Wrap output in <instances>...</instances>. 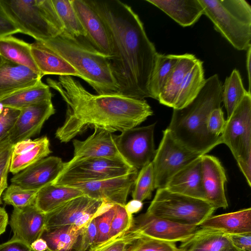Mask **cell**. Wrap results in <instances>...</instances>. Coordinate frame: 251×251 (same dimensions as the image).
<instances>
[{
  "mask_svg": "<svg viewBox=\"0 0 251 251\" xmlns=\"http://www.w3.org/2000/svg\"><path fill=\"white\" fill-rule=\"evenodd\" d=\"M103 22L112 46L109 58L118 94L150 98L148 84L157 53L143 24L131 7L118 0H85Z\"/></svg>",
  "mask_w": 251,
  "mask_h": 251,
  "instance_id": "6da1fadb",
  "label": "cell"
},
{
  "mask_svg": "<svg viewBox=\"0 0 251 251\" xmlns=\"http://www.w3.org/2000/svg\"><path fill=\"white\" fill-rule=\"evenodd\" d=\"M50 87L57 91L67 104L66 118L55 135L67 143L89 128L111 133L136 127L153 114L145 100L120 94L94 95L71 76L48 78Z\"/></svg>",
  "mask_w": 251,
  "mask_h": 251,
  "instance_id": "7a4b0ae2",
  "label": "cell"
},
{
  "mask_svg": "<svg viewBox=\"0 0 251 251\" xmlns=\"http://www.w3.org/2000/svg\"><path fill=\"white\" fill-rule=\"evenodd\" d=\"M222 87L217 74L206 79L202 88L192 101L181 109H173L167 128L180 144L201 155L222 144L221 136L211 135L207 128L210 114L221 107Z\"/></svg>",
  "mask_w": 251,
  "mask_h": 251,
  "instance_id": "3957f363",
  "label": "cell"
},
{
  "mask_svg": "<svg viewBox=\"0 0 251 251\" xmlns=\"http://www.w3.org/2000/svg\"><path fill=\"white\" fill-rule=\"evenodd\" d=\"M40 42L68 61L98 94H118L109 58L95 50L86 39L75 38L64 30L55 37Z\"/></svg>",
  "mask_w": 251,
  "mask_h": 251,
  "instance_id": "277c9868",
  "label": "cell"
},
{
  "mask_svg": "<svg viewBox=\"0 0 251 251\" xmlns=\"http://www.w3.org/2000/svg\"><path fill=\"white\" fill-rule=\"evenodd\" d=\"M0 4L19 33L35 41L55 37L64 30L52 0H0Z\"/></svg>",
  "mask_w": 251,
  "mask_h": 251,
  "instance_id": "5b68a950",
  "label": "cell"
},
{
  "mask_svg": "<svg viewBox=\"0 0 251 251\" xmlns=\"http://www.w3.org/2000/svg\"><path fill=\"white\" fill-rule=\"evenodd\" d=\"M203 14L235 49L251 46V7L245 0H199Z\"/></svg>",
  "mask_w": 251,
  "mask_h": 251,
  "instance_id": "8992f818",
  "label": "cell"
},
{
  "mask_svg": "<svg viewBox=\"0 0 251 251\" xmlns=\"http://www.w3.org/2000/svg\"><path fill=\"white\" fill-rule=\"evenodd\" d=\"M215 208L205 201L157 189L147 212L181 224L200 226L212 216Z\"/></svg>",
  "mask_w": 251,
  "mask_h": 251,
  "instance_id": "52a82bcc",
  "label": "cell"
},
{
  "mask_svg": "<svg viewBox=\"0 0 251 251\" xmlns=\"http://www.w3.org/2000/svg\"><path fill=\"white\" fill-rule=\"evenodd\" d=\"M222 143L230 149L251 186V95L248 93L226 121Z\"/></svg>",
  "mask_w": 251,
  "mask_h": 251,
  "instance_id": "ba28073f",
  "label": "cell"
},
{
  "mask_svg": "<svg viewBox=\"0 0 251 251\" xmlns=\"http://www.w3.org/2000/svg\"><path fill=\"white\" fill-rule=\"evenodd\" d=\"M138 171L121 161L105 158H90L64 164L63 170L51 183L55 185L98 181L117 177Z\"/></svg>",
  "mask_w": 251,
  "mask_h": 251,
  "instance_id": "9c48e42d",
  "label": "cell"
},
{
  "mask_svg": "<svg viewBox=\"0 0 251 251\" xmlns=\"http://www.w3.org/2000/svg\"><path fill=\"white\" fill-rule=\"evenodd\" d=\"M177 142L166 128L152 161L155 189L164 188L181 169L201 156Z\"/></svg>",
  "mask_w": 251,
  "mask_h": 251,
  "instance_id": "30bf717a",
  "label": "cell"
},
{
  "mask_svg": "<svg viewBox=\"0 0 251 251\" xmlns=\"http://www.w3.org/2000/svg\"><path fill=\"white\" fill-rule=\"evenodd\" d=\"M112 205L85 195L76 197L46 214L45 229L71 225L81 229Z\"/></svg>",
  "mask_w": 251,
  "mask_h": 251,
  "instance_id": "8fae6325",
  "label": "cell"
},
{
  "mask_svg": "<svg viewBox=\"0 0 251 251\" xmlns=\"http://www.w3.org/2000/svg\"><path fill=\"white\" fill-rule=\"evenodd\" d=\"M155 125L134 127L121 132L120 135H113L120 153L130 166L138 170L151 162L154 156Z\"/></svg>",
  "mask_w": 251,
  "mask_h": 251,
  "instance_id": "7c38bea8",
  "label": "cell"
},
{
  "mask_svg": "<svg viewBox=\"0 0 251 251\" xmlns=\"http://www.w3.org/2000/svg\"><path fill=\"white\" fill-rule=\"evenodd\" d=\"M132 226L145 237L173 243L188 240L200 228L199 226L179 224L147 212L133 218Z\"/></svg>",
  "mask_w": 251,
  "mask_h": 251,
  "instance_id": "4fadbf2b",
  "label": "cell"
},
{
  "mask_svg": "<svg viewBox=\"0 0 251 251\" xmlns=\"http://www.w3.org/2000/svg\"><path fill=\"white\" fill-rule=\"evenodd\" d=\"M138 173L136 171L117 177L66 185L78 189L84 195L91 198L106 203L125 205Z\"/></svg>",
  "mask_w": 251,
  "mask_h": 251,
  "instance_id": "5bb4252c",
  "label": "cell"
},
{
  "mask_svg": "<svg viewBox=\"0 0 251 251\" xmlns=\"http://www.w3.org/2000/svg\"><path fill=\"white\" fill-rule=\"evenodd\" d=\"M73 144L74 156L67 162L69 163L90 158H105L128 164L118 150L113 135L106 130L95 128L94 133L85 140L74 139Z\"/></svg>",
  "mask_w": 251,
  "mask_h": 251,
  "instance_id": "9a60e30c",
  "label": "cell"
},
{
  "mask_svg": "<svg viewBox=\"0 0 251 251\" xmlns=\"http://www.w3.org/2000/svg\"><path fill=\"white\" fill-rule=\"evenodd\" d=\"M201 172L205 201L215 210L227 208L228 203L225 194L227 179L225 170L220 160L212 155H201Z\"/></svg>",
  "mask_w": 251,
  "mask_h": 251,
  "instance_id": "2e32d148",
  "label": "cell"
},
{
  "mask_svg": "<svg viewBox=\"0 0 251 251\" xmlns=\"http://www.w3.org/2000/svg\"><path fill=\"white\" fill-rule=\"evenodd\" d=\"M71 2L86 32V41L97 51L110 58L111 41L101 18L85 0H71Z\"/></svg>",
  "mask_w": 251,
  "mask_h": 251,
  "instance_id": "e0dca14e",
  "label": "cell"
},
{
  "mask_svg": "<svg viewBox=\"0 0 251 251\" xmlns=\"http://www.w3.org/2000/svg\"><path fill=\"white\" fill-rule=\"evenodd\" d=\"M55 112L51 100L42 102L20 110L8 137L14 145L39 134L45 122Z\"/></svg>",
  "mask_w": 251,
  "mask_h": 251,
  "instance_id": "ac0fdd59",
  "label": "cell"
},
{
  "mask_svg": "<svg viewBox=\"0 0 251 251\" xmlns=\"http://www.w3.org/2000/svg\"><path fill=\"white\" fill-rule=\"evenodd\" d=\"M64 164L60 157H46L14 175L11 178V183L38 191L56 178L63 170Z\"/></svg>",
  "mask_w": 251,
  "mask_h": 251,
  "instance_id": "d6986e66",
  "label": "cell"
},
{
  "mask_svg": "<svg viewBox=\"0 0 251 251\" xmlns=\"http://www.w3.org/2000/svg\"><path fill=\"white\" fill-rule=\"evenodd\" d=\"M46 214L35 204L23 208H14L9 225L13 232L12 237L30 246L41 237L45 228Z\"/></svg>",
  "mask_w": 251,
  "mask_h": 251,
  "instance_id": "ffe728a7",
  "label": "cell"
},
{
  "mask_svg": "<svg viewBox=\"0 0 251 251\" xmlns=\"http://www.w3.org/2000/svg\"><path fill=\"white\" fill-rule=\"evenodd\" d=\"M201 156L175 174L164 188L172 192L205 201L201 180Z\"/></svg>",
  "mask_w": 251,
  "mask_h": 251,
  "instance_id": "44dd1931",
  "label": "cell"
},
{
  "mask_svg": "<svg viewBox=\"0 0 251 251\" xmlns=\"http://www.w3.org/2000/svg\"><path fill=\"white\" fill-rule=\"evenodd\" d=\"M32 58L40 74L45 75L75 76L81 78L80 73L66 60L35 41L30 44Z\"/></svg>",
  "mask_w": 251,
  "mask_h": 251,
  "instance_id": "7402d4cb",
  "label": "cell"
},
{
  "mask_svg": "<svg viewBox=\"0 0 251 251\" xmlns=\"http://www.w3.org/2000/svg\"><path fill=\"white\" fill-rule=\"evenodd\" d=\"M42 77L27 67L5 60L0 65V100L37 84Z\"/></svg>",
  "mask_w": 251,
  "mask_h": 251,
  "instance_id": "603a6c76",
  "label": "cell"
},
{
  "mask_svg": "<svg viewBox=\"0 0 251 251\" xmlns=\"http://www.w3.org/2000/svg\"><path fill=\"white\" fill-rule=\"evenodd\" d=\"M199 226L216 230L227 235L251 233V208L211 216Z\"/></svg>",
  "mask_w": 251,
  "mask_h": 251,
  "instance_id": "cb8c5ba5",
  "label": "cell"
},
{
  "mask_svg": "<svg viewBox=\"0 0 251 251\" xmlns=\"http://www.w3.org/2000/svg\"><path fill=\"white\" fill-rule=\"evenodd\" d=\"M161 10L179 25L189 26L203 14L199 0H146Z\"/></svg>",
  "mask_w": 251,
  "mask_h": 251,
  "instance_id": "d4e9b609",
  "label": "cell"
},
{
  "mask_svg": "<svg viewBox=\"0 0 251 251\" xmlns=\"http://www.w3.org/2000/svg\"><path fill=\"white\" fill-rule=\"evenodd\" d=\"M198 60L194 54H181L159 94L161 104L173 108L184 78Z\"/></svg>",
  "mask_w": 251,
  "mask_h": 251,
  "instance_id": "484cf974",
  "label": "cell"
},
{
  "mask_svg": "<svg viewBox=\"0 0 251 251\" xmlns=\"http://www.w3.org/2000/svg\"><path fill=\"white\" fill-rule=\"evenodd\" d=\"M83 195L82 192L77 188L50 183L38 190L35 205L41 212L47 214L68 201Z\"/></svg>",
  "mask_w": 251,
  "mask_h": 251,
  "instance_id": "4316f807",
  "label": "cell"
},
{
  "mask_svg": "<svg viewBox=\"0 0 251 251\" xmlns=\"http://www.w3.org/2000/svg\"><path fill=\"white\" fill-rule=\"evenodd\" d=\"M231 244L227 235L216 230L201 227L181 242L180 251H223Z\"/></svg>",
  "mask_w": 251,
  "mask_h": 251,
  "instance_id": "83f0119b",
  "label": "cell"
},
{
  "mask_svg": "<svg viewBox=\"0 0 251 251\" xmlns=\"http://www.w3.org/2000/svg\"><path fill=\"white\" fill-rule=\"evenodd\" d=\"M50 87L41 80L37 84L16 91L0 100V104L21 110L42 102L51 100Z\"/></svg>",
  "mask_w": 251,
  "mask_h": 251,
  "instance_id": "f1b7e54d",
  "label": "cell"
},
{
  "mask_svg": "<svg viewBox=\"0 0 251 251\" xmlns=\"http://www.w3.org/2000/svg\"><path fill=\"white\" fill-rule=\"evenodd\" d=\"M83 228L71 225L45 229L40 238L47 242V251H79Z\"/></svg>",
  "mask_w": 251,
  "mask_h": 251,
  "instance_id": "f546056e",
  "label": "cell"
},
{
  "mask_svg": "<svg viewBox=\"0 0 251 251\" xmlns=\"http://www.w3.org/2000/svg\"><path fill=\"white\" fill-rule=\"evenodd\" d=\"M0 54L4 60L27 67L42 76L32 58L30 44L12 35L0 37Z\"/></svg>",
  "mask_w": 251,
  "mask_h": 251,
  "instance_id": "4dcf8cb0",
  "label": "cell"
},
{
  "mask_svg": "<svg viewBox=\"0 0 251 251\" xmlns=\"http://www.w3.org/2000/svg\"><path fill=\"white\" fill-rule=\"evenodd\" d=\"M205 80L203 62L198 59L184 78L173 109H181L192 101L202 88Z\"/></svg>",
  "mask_w": 251,
  "mask_h": 251,
  "instance_id": "1f68e13d",
  "label": "cell"
},
{
  "mask_svg": "<svg viewBox=\"0 0 251 251\" xmlns=\"http://www.w3.org/2000/svg\"><path fill=\"white\" fill-rule=\"evenodd\" d=\"M181 56L157 52L148 84L150 98L158 100L164 84Z\"/></svg>",
  "mask_w": 251,
  "mask_h": 251,
  "instance_id": "d6a6232c",
  "label": "cell"
},
{
  "mask_svg": "<svg viewBox=\"0 0 251 251\" xmlns=\"http://www.w3.org/2000/svg\"><path fill=\"white\" fill-rule=\"evenodd\" d=\"M248 93L239 71L234 69L230 75L226 78L222 87V102L226 109L227 118Z\"/></svg>",
  "mask_w": 251,
  "mask_h": 251,
  "instance_id": "836d02e7",
  "label": "cell"
},
{
  "mask_svg": "<svg viewBox=\"0 0 251 251\" xmlns=\"http://www.w3.org/2000/svg\"><path fill=\"white\" fill-rule=\"evenodd\" d=\"M64 30L77 38L85 39L86 34L73 6L71 0H52Z\"/></svg>",
  "mask_w": 251,
  "mask_h": 251,
  "instance_id": "e575fe53",
  "label": "cell"
},
{
  "mask_svg": "<svg viewBox=\"0 0 251 251\" xmlns=\"http://www.w3.org/2000/svg\"><path fill=\"white\" fill-rule=\"evenodd\" d=\"M50 146V141L47 137L43 142L25 153L12 154L9 171L14 175L47 157L51 152Z\"/></svg>",
  "mask_w": 251,
  "mask_h": 251,
  "instance_id": "d590c367",
  "label": "cell"
},
{
  "mask_svg": "<svg viewBox=\"0 0 251 251\" xmlns=\"http://www.w3.org/2000/svg\"><path fill=\"white\" fill-rule=\"evenodd\" d=\"M143 236L132 226L128 229L93 246L88 251H127L135 241Z\"/></svg>",
  "mask_w": 251,
  "mask_h": 251,
  "instance_id": "8d00e7d4",
  "label": "cell"
},
{
  "mask_svg": "<svg viewBox=\"0 0 251 251\" xmlns=\"http://www.w3.org/2000/svg\"><path fill=\"white\" fill-rule=\"evenodd\" d=\"M154 189V173L151 161L141 168L138 173L132 192V199L143 202L145 200L151 199Z\"/></svg>",
  "mask_w": 251,
  "mask_h": 251,
  "instance_id": "74e56055",
  "label": "cell"
},
{
  "mask_svg": "<svg viewBox=\"0 0 251 251\" xmlns=\"http://www.w3.org/2000/svg\"><path fill=\"white\" fill-rule=\"evenodd\" d=\"M38 191L11 183L3 193L2 200L14 208H23L35 204Z\"/></svg>",
  "mask_w": 251,
  "mask_h": 251,
  "instance_id": "f35d334b",
  "label": "cell"
},
{
  "mask_svg": "<svg viewBox=\"0 0 251 251\" xmlns=\"http://www.w3.org/2000/svg\"><path fill=\"white\" fill-rule=\"evenodd\" d=\"M127 251H180L175 243L143 236L135 241Z\"/></svg>",
  "mask_w": 251,
  "mask_h": 251,
  "instance_id": "ab89813d",
  "label": "cell"
},
{
  "mask_svg": "<svg viewBox=\"0 0 251 251\" xmlns=\"http://www.w3.org/2000/svg\"><path fill=\"white\" fill-rule=\"evenodd\" d=\"M116 210V204H113L105 211L94 218L97 230V239L94 245L103 242L109 238L111 223Z\"/></svg>",
  "mask_w": 251,
  "mask_h": 251,
  "instance_id": "60d3db41",
  "label": "cell"
},
{
  "mask_svg": "<svg viewBox=\"0 0 251 251\" xmlns=\"http://www.w3.org/2000/svg\"><path fill=\"white\" fill-rule=\"evenodd\" d=\"M133 216L126 212L125 205L116 204V210L109 232V238L130 228L133 224Z\"/></svg>",
  "mask_w": 251,
  "mask_h": 251,
  "instance_id": "b9f144b4",
  "label": "cell"
},
{
  "mask_svg": "<svg viewBox=\"0 0 251 251\" xmlns=\"http://www.w3.org/2000/svg\"><path fill=\"white\" fill-rule=\"evenodd\" d=\"M20 110L0 104V142L8 136Z\"/></svg>",
  "mask_w": 251,
  "mask_h": 251,
  "instance_id": "7bdbcfd3",
  "label": "cell"
},
{
  "mask_svg": "<svg viewBox=\"0 0 251 251\" xmlns=\"http://www.w3.org/2000/svg\"><path fill=\"white\" fill-rule=\"evenodd\" d=\"M221 107L214 109L210 114L207 124L208 132L215 136H220L226 123Z\"/></svg>",
  "mask_w": 251,
  "mask_h": 251,
  "instance_id": "ee69618b",
  "label": "cell"
},
{
  "mask_svg": "<svg viewBox=\"0 0 251 251\" xmlns=\"http://www.w3.org/2000/svg\"><path fill=\"white\" fill-rule=\"evenodd\" d=\"M97 236V227L93 218L82 229L79 251H88L95 245Z\"/></svg>",
  "mask_w": 251,
  "mask_h": 251,
  "instance_id": "f6af8a7d",
  "label": "cell"
},
{
  "mask_svg": "<svg viewBox=\"0 0 251 251\" xmlns=\"http://www.w3.org/2000/svg\"><path fill=\"white\" fill-rule=\"evenodd\" d=\"M13 147L8 136L0 142V176L9 169Z\"/></svg>",
  "mask_w": 251,
  "mask_h": 251,
  "instance_id": "bcb514c9",
  "label": "cell"
},
{
  "mask_svg": "<svg viewBox=\"0 0 251 251\" xmlns=\"http://www.w3.org/2000/svg\"><path fill=\"white\" fill-rule=\"evenodd\" d=\"M47 137L44 136L34 140L28 139L17 142L13 145L12 154L20 155L25 153L41 144Z\"/></svg>",
  "mask_w": 251,
  "mask_h": 251,
  "instance_id": "7dc6e473",
  "label": "cell"
},
{
  "mask_svg": "<svg viewBox=\"0 0 251 251\" xmlns=\"http://www.w3.org/2000/svg\"><path fill=\"white\" fill-rule=\"evenodd\" d=\"M227 236L232 246L238 251H251V233Z\"/></svg>",
  "mask_w": 251,
  "mask_h": 251,
  "instance_id": "c3c4849f",
  "label": "cell"
},
{
  "mask_svg": "<svg viewBox=\"0 0 251 251\" xmlns=\"http://www.w3.org/2000/svg\"><path fill=\"white\" fill-rule=\"evenodd\" d=\"M19 33L14 24L4 12L0 4V37Z\"/></svg>",
  "mask_w": 251,
  "mask_h": 251,
  "instance_id": "681fc988",
  "label": "cell"
},
{
  "mask_svg": "<svg viewBox=\"0 0 251 251\" xmlns=\"http://www.w3.org/2000/svg\"><path fill=\"white\" fill-rule=\"evenodd\" d=\"M0 251H33L30 246L24 241L13 237L0 244Z\"/></svg>",
  "mask_w": 251,
  "mask_h": 251,
  "instance_id": "f907efd6",
  "label": "cell"
},
{
  "mask_svg": "<svg viewBox=\"0 0 251 251\" xmlns=\"http://www.w3.org/2000/svg\"><path fill=\"white\" fill-rule=\"evenodd\" d=\"M143 205L142 201L133 199L126 203L125 207L127 214L129 215H132L133 214L140 211L143 207Z\"/></svg>",
  "mask_w": 251,
  "mask_h": 251,
  "instance_id": "816d5d0a",
  "label": "cell"
},
{
  "mask_svg": "<svg viewBox=\"0 0 251 251\" xmlns=\"http://www.w3.org/2000/svg\"><path fill=\"white\" fill-rule=\"evenodd\" d=\"M8 223V214L4 208L0 207V235L5 232Z\"/></svg>",
  "mask_w": 251,
  "mask_h": 251,
  "instance_id": "f5cc1de1",
  "label": "cell"
},
{
  "mask_svg": "<svg viewBox=\"0 0 251 251\" xmlns=\"http://www.w3.org/2000/svg\"><path fill=\"white\" fill-rule=\"evenodd\" d=\"M30 247L33 251H47L48 250L46 241L41 238L33 242Z\"/></svg>",
  "mask_w": 251,
  "mask_h": 251,
  "instance_id": "db71d44e",
  "label": "cell"
},
{
  "mask_svg": "<svg viewBox=\"0 0 251 251\" xmlns=\"http://www.w3.org/2000/svg\"><path fill=\"white\" fill-rule=\"evenodd\" d=\"M9 170H7L4 173L0 176V204L2 203L1 197L3 194L4 191L7 188V176Z\"/></svg>",
  "mask_w": 251,
  "mask_h": 251,
  "instance_id": "11a10c76",
  "label": "cell"
},
{
  "mask_svg": "<svg viewBox=\"0 0 251 251\" xmlns=\"http://www.w3.org/2000/svg\"><path fill=\"white\" fill-rule=\"evenodd\" d=\"M247 58H246V68L248 74V77L249 81V91L248 92L251 93V46H250L247 50Z\"/></svg>",
  "mask_w": 251,
  "mask_h": 251,
  "instance_id": "9f6ffc18",
  "label": "cell"
},
{
  "mask_svg": "<svg viewBox=\"0 0 251 251\" xmlns=\"http://www.w3.org/2000/svg\"><path fill=\"white\" fill-rule=\"evenodd\" d=\"M223 251H238L234 247H233L231 244L228 247L226 248Z\"/></svg>",
  "mask_w": 251,
  "mask_h": 251,
  "instance_id": "6f0895ef",
  "label": "cell"
},
{
  "mask_svg": "<svg viewBox=\"0 0 251 251\" xmlns=\"http://www.w3.org/2000/svg\"><path fill=\"white\" fill-rule=\"evenodd\" d=\"M4 59L2 58L1 55L0 54V65H1L4 62Z\"/></svg>",
  "mask_w": 251,
  "mask_h": 251,
  "instance_id": "680465c9",
  "label": "cell"
}]
</instances>
